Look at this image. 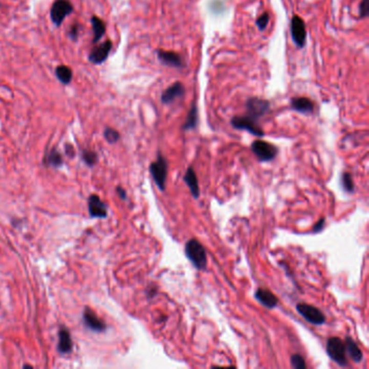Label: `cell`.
I'll return each mask as SVG.
<instances>
[{
    "label": "cell",
    "instance_id": "6da1fadb",
    "mask_svg": "<svg viewBox=\"0 0 369 369\" xmlns=\"http://www.w3.org/2000/svg\"><path fill=\"white\" fill-rule=\"evenodd\" d=\"M185 255L193 266L200 271L207 267V253L204 246L197 240H190L185 245Z\"/></svg>",
    "mask_w": 369,
    "mask_h": 369
},
{
    "label": "cell",
    "instance_id": "7a4b0ae2",
    "mask_svg": "<svg viewBox=\"0 0 369 369\" xmlns=\"http://www.w3.org/2000/svg\"><path fill=\"white\" fill-rule=\"evenodd\" d=\"M74 12V6L70 0H55L50 8V18L55 27H60L65 18Z\"/></svg>",
    "mask_w": 369,
    "mask_h": 369
},
{
    "label": "cell",
    "instance_id": "3957f363",
    "mask_svg": "<svg viewBox=\"0 0 369 369\" xmlns=\"http://www.w3.org/2000/svg\"><path fill=\"white\" fill-rule=\"evenodd\" d=\"M327 354L339 366H348L345 344L342 339L338 337H331L327 341Z\"/></svg>",
    "mask_w": 369,
    "mask_h": 369
},
{
    "label": "cell",
    "instance_id": "277c9868",
    "mask_svg": "<svg viewBox=\"0 0 369 369\" xmlns=\"http://www.w3.org/2000/svg\"><path fill=\"white\" fill-rule=\"evenodd\" d=\"M149 171L159 190L164 191L168 176V163L162 154H158L157 159L150 164Z\"/></svg>",
    "mask_w": 369,
    "mask_h": 369
},
{
    "label": "cell",
    "instance_id": "5b68a950",
    "mask_svg": "<svg viewBox=\"0 0 369 369\" xmlns=\"http://www.w3.org/2000/svg\"><path fill=\"white\" fill-rule=\"evenodd\" d=\"M257 119H254L248 115L246 116H235L231 120V125L233 128L238 129V130H245L248 131L249 134L255 136V137H263L264 131L261 129V127L257 124Z\"/></svg>",
    "mask_w": 369,
    "mask_h": 369
},
{
    "label": "cell",
    "instance_id": "8992f818",
    "mask_svg": "<svg viewBox=\"0 0 369 369\" xmlns=\"http://www.w3.org/2000/svg\"><path fill=\"white\" fill-rule=\"evenodd\" d=\"M251 149L253 154L258 157L260 162H271L276 157L278 149L275 145H273L269 142L257 140L252 142Z\"/></svg>",
    "mask_w": 369,
    "mask_h": 369
},
{
    "label": "cell",
    "instance_id": "52a82bcc",
    "mask_svg": "<svg viewBox=\"0 0 369 369\" xmlns=\"http://www.w3.org/2000/svg\"><path fill=\"white\" fill-rule=\"evenodd\" d=\"M297 311L300 315H302V317H303L307 321H309V323H311L312 325L319 326V325L325 324L326 317H325L324 313L319 309H317L313 306L307 305V303H298Z\"/></svg>",
    "mask_w": 369,
    "mask_h": 369
},
{
    "label": "cell",
    "instance_id": "ba28073f",
    "mask_svg": "<svg viewBox=\"0 0 369 369\" xmlns=\"http://www.w3.org/2000/svg\"><path fill=\"white\" fill-rule=\"evenodd\" d=\"M290 34L293 42L298 48H303L307 42V30L305 21L299 15H295L291 18Z\"/></svg>",
    "mask_w": 369,
    "mask_h": 369
},
{
    "label": "cell",
    "instance_id": "9c48e42d",
    "mask_svg": "<svg viewBox=\"0 0 369 369\" xmlns=\"http://www.w3.org/2000/svg\"><path fill=\"white\" fill-rule=\"evenodd\" d=\"M113 49V42L108 39L102 44L94 45L88 55V61L94 65H101L105 62Z\"/></svg>",
    "mask_w": 369,
    "mask_h": 369
},
{
    "label": "cell",
    "instance_id": "30bf717a",
    "mask_svg": "<svg viewBox=\"0 0 369 369\" xmlns=\"http://www.w3.org/2000/svg\"><path fill=\"white\" fill-rule=\"evenodd\" d=\"M246 108H247L248 116L258 120L270 111V102L268 100L252 97L246 102Z\"/></svg>",
    "mask_w": 369,
    "mask_h": 369
},
{
    "label": "cell",
    "instance_id": "8fae6325",
    "mask_svg": "<svg viewBox=\"0 0 369 369\" xmlns=\"http://www.w3.org/2000/svg\"><path fill=\"white\" fill-rule=\"evenodd\" d=\"M157 56L160 63H163L167 66H171V68H177V69H182L185 66L182 56L177 52L159 49L157 50Z\"/></svg>",
    "mask_w": 369,
    "mask_h": 369
},
{
    "label": "cell",
    "instance_id": "7c38bea8",
    "mask_svg": "<svg viewBox=\"0 0 369 369\" xmlns=\"http://www.w3.org/2000/svg\"><path fill=\"white\" fill-rule=\"evenodd\" d=\"M185 94V88L182 82L177 81L169 86L163 93H162V102L164 104H170L178 100L179 98H182Z\"/></svg>",
    "mask_w": 369,
    "mask_h": 369
},
{
    "label": "cell",
    "instance_id": "4fadbf2b",
    "mask_svg": "<svg viewBox=\"0 0 369 369\" xmlns=\"http://www.w3.org/2000/svg\"><path fill=\"white\" fill-rule=\"evenodd\" d=\"M254 297L262 306H264L268 309H274V308H276L278 305L277 297L274 295L273 292H271L269 289L258 288L257 291H255V293H254Z\"/></svg>",
    "mask_w": 369,
    "mask_h": 369
},
{
    "label": "cell",
    "instance_id": "5bb4252c",
    "mask_svg": "<svg viewBox=\"0 0 369 369\" xmlns=\"http://www.w3.org/2000/svg\"><path fill=\"white\" fill-rule=\"evenodd\" d=\"M290 107L299 113H303V114H312L314 112V103L312 102L309 98L306 97H297L292 98L290 101Z\"/></svg>",
    "mask_w": 369,
    "mask_h": 369
},
{
    "label": "cell",
    "instance_id": "9a60e30c",
    "mask_svg": "<svg viewBox=\"0 0 369 369\" xmlns=\"http://www.w3.org/2000/svg\"><path fill=\"white\" fill-rule=\"evenodd\" d=\"M89 212L94 218H105L107 215V207L98 195H92L89 198Z\"/></svg>",
    "mask_w": 369,
    "mask_h": 369
},
{
    "label": "cell",
    "instance_id": "2e32d148",
    "mask_svg": "<svg viewBox=\"0 0 369 369\" xmlns=\"http://www.w3.org/2000/svg\"><path fill=\"white\" fill-rule=\"evenodd\" d=\"M83 320L84 324L87 325V327H89L90 329L94 330V331H104L106 328L105 324L102 319H100L97 314L94 313L93 311H91L89 308H86L83 312Z\"/></svg>",
    "mask_w": 369,
    "mask_h": 369
},
{
    "label": "cell",
    "instance_id": "e0dca14e",
    "mask_svg": "<svg viewBox=\"0 0 369 369\" xmlns=\"http://www.w3.org/2000/svg\"><path fill=\"white\" fill-rule=\"evenodd\" d=\"M90 23L92 27V33H93V38L92 44L97 45L100 42V40L103 38V36L106 33V25L104 23L103 20L97 15H93L90 18Z\"/></svg>",
    "mask_w": 369,
    "mask_h": 369
},
{
    "label": "cell",
    "instance_id": "ac0fdd59",
    "mask_svg": "<svg viewBox=\"0 0 369 369\" xmlns=\"http://www.w3.org/2000/svg\"><path fill=\"white\" fill-rule=\"evenodd\" d=\"M183 180H184V182L187 184V186L190 187V191H191L192 195L195 198L200 197V194H201L200 184H198V180H197L196 173H195L194 169L192 167H190L186 170Z\"/></svg>",
    "mask_w": 369,
    "mask_h": 369
},
{
    "label": "cell",
    "instance_id": "d6986e66",
    "mask_svg": "<svg viewBox=\"0 0 369 369\" xmlns=\"http://www.w3.org/2000/svg\"><path fill=\"white\" fill-rule=\"evenodd\" d=\"M344 344H345V351L348 352L350 357L352 358V361L354 363H361L363 361V352L361 351V349L358 348L357 343L354 341V340L351 337H346Z\"/></svg>",
    "mask_w": 369,
    "mask_h": 369
},
{
    "label": "cell",
    "instance_id": "ffe728a7",
    "mask_svg": "<svg viewBox=\"0 0 369 369\" xmlns=\"http://www.w3.org/2000/svg\"><path fill=\"white\" fill-rule=\"evenodd\" d=\"M54 75L56 79H58L64 86H69L73 80V71L68 65H59L56 66L54 70Z\"/></svg>",
    "mask_w": 369,
    "mask_h": 369
},
{
    "label": "cell",
    "instance_id": "44dd1931",
    "mask_svg": "<svg viewBox=\"0 0 369 369\" xmlns=\"http://www.w3.org/2000/svg\"><path fill=\"white\" fill-rule=\"evenodd\" d=\"M58 349L61 353H69L72 350V339L68 329L62 328L60 330Z\"/></svg>",
    "mask_w": 369,
    "mask_h": 369
},
{
    "label": "cell",
    "instance_id": "7402d4cb",
    "mask_svg": "<svg viewBox=\"0 0 369 369\" xmlns=\"http://www.w3.org/2000/svg\"><path fill=\"white\" fill-rule=\"evenodd\" d=\"M197 124H198V107L194 103L192 108L190 110V112H188L186 120L184 122L182 129L183 130H193L197 127Z\"/></svg>",
    "mask_w": 369,
    "mask_h": 369
},
{
    "label": "cell",
    "instance_id": "603a6c76",
    "mask_svg": "<svg viewBox=\"0 0 369 369\" xmlns=\"http://www.w3.org/2000/svg\"><path fill=\"white\" fill-rule=\"evenodd\" d=\"M341 185L346 193H352L354 191V182L351 173L343 172L341 175Z\"/></svg>",
    "mask_w": 369,
    "mask_h": 369
},
{
    "label": "cell",
    "instance_id": "cb8c5ba5",
    "mask_svg": "<svg viewBox=\"0 0 369 369\" xmlns=\"http://www.w3.org/2000/svg\"><path fill=\"white\" fill-rule=\"evenodd\" d=\"M46 163H48L51 166L59 167L62 165V155L56 149H52L50 150L49 154L47 155Z\"/></svg>",
    "mask_w": 369,
    "mask_h": 369
},
{
    "label": "cell",
    "instance_id": "d4e9b609",
    "mask_svg": "<svg viewBox=\"0 0 369 369\" xmlns=\"http://www.w3.org/2000/svg\"><path fill=\"white\" fill-rule=\"evenodd\" d=\"M104 138L106 139L108 143H116V142L120 139L119 132L113 128H106L104 130Z\"/></svg>",
    "mask_w": 369,
    "mask_h": 369
},
{
    "label": "cell",
    "instance_id": "484cf974",
    "mask_svg": "<svg viewBox=\"0 0 369 369\" xmlns=\"http://www.w3.org/2000/svg\"><path fill=\"white\" fill-rule=\"evenodd\" d=\"M269 22H270V14L268 12H264L257 18V21H255V25L258 26L259 31L263 32V31H266V28L269 25Z\"/></svg>",
    "mask_w": 369,
    "mask_h": 369
},
{
    "label": "cell",
    "instance_id": "4316f807",
    "mask_svg": "<svg viewBox=\"0 0 369 369\" xmlns=\"http://www.w3.org/2000/svg\"><path fill=\"white\" fill-rule=\"evenodd\" d=\"M290 362H291L292 367L296 368V369H305V368H307V364H306V362H305L303 357H302V356L299 355V354H293V355H291Z\"/></svg>",
    "mask_w": 369,
    "mask_h": 369
},
{
    "label": "cell",
    "instance_id": "83f0119b",
    "mask_svg": "<svg viewBox=\"0 0 369 369\" xmlns=\"http://www.w3.org/2000/svg\"><path fill=\"white\" fill-rule=\"evenodd\" d=\"M82 158L84 160V163H86L87 165L93 166L94 164L97 163L98 155L94 152H92V150H84L83 154H82Z\"/></svg>",
    "mask_w": 369,
    "mask_h": 369
},
{
    "label": "cell",
    "instance_id": "f1b7e54d",
    "mask_svg": "<svg viewBox=\"0 0 369 369\" xmlns=\"http://www.w3.org/2000/svg\"><path fill=\"white\" fill-rule=\"evenodd\" d=\"M79 30H80V26L77 23H74L71 26L70 31H69V37H70L71 40L76 42L79 39Z\"/></svg>",
    "mask_w": 369,
    "mask_h": 369
},
{
    "label": "cell",
    "instance_id": "f546056e",
    "mask_svg": "<svg viewBox=\"0 0 369 369\" xmlns=\"http://www.w3.org/2000/svg\"><path fill=\"white\" fill-rule=\"evenodd\" d=\"M369 15V0H362L359 5V16L365 18Z\"/></svg>",
    "mask_w": 369,
    "mask_h": 369
},
{
    "label": "cell",
    "instance_id": "4dcf8cb0",
    "mask_svg": "<svg viewBox=\"0 0 369 369\" xmlns=\"http://www.w3.org/2000/svg\"><path fill=\"white\" fill-rule=\"evenodd\" d=\"M324 226H325V219H320V220L315 224L314 228H313V232L316 233V232L321 231V230L324 229Z\"/></svg>",
    "mask_w": 369,
    "mask_h": 369
},
{
    "label": "cell",
    "instance_id": "1f68e13d",
    "mask_svg": "<svg viewBox=\"0 0 369 369\" xmlns=\"http://www.w3.org/2000/svg\"><path fill=\"white\" fill-rule=\"evenodd\" d=\"M117 192L119 193L120 197H121V198H124V200H125V198H126V192H125L124 190H122L121 187H118V188H117Z\"/></svg>",
    "mask_w": 369,
    "mask_h": 369
}]
</instances>
